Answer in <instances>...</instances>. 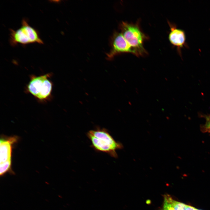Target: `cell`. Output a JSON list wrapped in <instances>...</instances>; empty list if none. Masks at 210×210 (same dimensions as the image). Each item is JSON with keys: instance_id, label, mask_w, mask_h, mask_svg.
Listing matches in <instances>:
<instances>
[{"instance_id": "cell-1", "label": "cell", "mask_w": 210, "mask_h": 210, "mask_svg": "<svg viewBox=\"0 0 210 210\" xmlns=\"http://www.w3.org/2000/svg\"><path fill=\"white\" fill-rule=\"evenodd\" d=\"M86 135L94 149L106 153L112 157L117 158L116 150L123 148L122 145L116 141L106 128L97 127L89 131Z\"/></svg>"}, {"instance_id": "cell-2", "label": "cell", "mask_w": 210, "mask_h": 210, "mask_svg": "<svg viewBox=\"0 0 210 210\" xmlns=\"http://www.w3.org/2000/svg\"><path fill=\"white\" fill-rule=\"evenodd\" d=\"M120 28L124 38L136 52L138 56L147 53L143 46L144 42L147 37L142 32L137 24L122 22Z\"/></svg>"}, {"instance_id": "cell-3", "label": "cell", "mask_w": 210, "mask_h": 210, "mask_svg": "<svg viewBox=\"0 0 210 210\" xmlns=\"http://www.w3.org/2000/svg\"><path fill=\"white\" fill-rule=\"evenodd\" d=\"M10 43L13 46L18 44L27 45L31 43L43 44L38 32L30 26L25 19L22 21L21 27L16 30L10 29Z\"/></svg>"}, {"instance_id": "cell-4", "label": "cell", "mask_w": 210, "mask_h": 210, "mask_svg": "<svg viewBox=\"0 0 210 210\" xmlns=\"http://www.w3.org/2000/svg\"><path fill=\"white\" fill-rule=\"evenodd\" d=\"M49 74L38 76H32L27 86L28 91L40 100L48 98L51 94L52 84L48 79Z\"/></svg>"}, {"instance_id": "cell-5", "label": "cell", "mask_w": 210, "mask_h": 210, "mask_svg": "<svg viewBox=\"0 0 210 210\" xmlns=\"http://www.w3.org/2000/svg\"><path fill=\"white\" fill-rule=\"evenodd\" d=\"M111 49L107 54L108 58L111 59L117 54L121 53H130L138 56L136 52L129 45L121 33L116 32L111 40Z\"/></svg>"}, {"instance_id": "cell-6", "label": "cell", "mask_w": 210, "mask_h": 210, "mask_svg": "<svg viewBox=\"0 0 210 210\" xmlns=\"http://www.w3.org/2000/svg\"><path fill=\"white\" fill-rule=\"evenodd\" d=\"M170 28V32L168 38L171 44L176 48L178 53L182 56L181 49L183 48H188L186 41V36L185 31L178 28L174 24L168 22Z\"/></svg>"}, {"instance_id": "cell-7", "label": "cell", "mask_w": 210, "mask_h": 210, "mask_svg": "<svg viewBox=\"0 0 210 210\" xmlns=\"http://www.w3.org/2000/svg\"><path fill=\"white\" fill-rule=\"evenodd\" d=\"M15 137H10L7 140L0 141V164L11 160V144L16 142Z\"/></svg>"}, {"instance_id": "cell-8", "label": "cell", "mask_w": 210, "mask_h": 210, "mask_svg": "<svg viewBox=\"0 0 210 210\" xmlns=\"http://www.w3.org/2000/svg\"><path fill=\"white\" fill-rule=\"evenodd\" d=\"M164 197L170 203L175 210H185L186 204L173 200L168 195H165Z\"/></svg>"}, {"instance_id": "cell-9", "label": "cell", "mask_w": 210, "mask_h": 210, "mask_svg": "<svg viewBox=\"0 0 210 210\" xmlns=\"http://www.w3.org/2000/svg\"><path fill=\"white\" fill-rule=\"evenodd\" d=\"M11 160L8 161L4 163L0 164V175L3 176L10 170Z\"/></svg>"}, {"instance_id": "cell-10", "label": "cell", "mask_w": 210, "mask_h": 210, "mask_svg": "<svg viewBox=\"0 0 210 210\" xmlns=\"http://www.w3.org/2000/svg\"><path fill=\"white\" fill-rule=\"evenodd\" d=\"M162 210H175L170 203L164 197Z\"/></svg>"}, {"instance_id": "cell-11", "label": "cell", "mask_w": 210, "mask_h": 210, "mask_svg": "<svg viewBox=\"0 0 210 210\" xmlns=\"http://www.w3.org/2000/svg\"><path fill=\"white\" fill-rule=\"evenodd\" d=\"M185 210H200L193 207L186 205Z\"/></svg>"}, {"instance_id": "cell-12", "label": "cell", "mask_w": 210, "mask_h": 210, "mask_svg": "<svg viewBox=\"0 0 210 210\" xmlns=\"http://www.w3.org/2000/svg\"><path fill=\"white\" fill-rule=\"evenodd\" d=\"M208 126L209 128L210 129V121L208 123Z\"/></svg>"}, {"instance_id": "cell-13", "label": "cell", "mask_w": 210, "mask_h": 210, "mask_svg": "<svg viewBox=\"0 0 210 210\" xmlns=\"http://www.w3.org/2000/svg\"></svg>"}]
</instances>
